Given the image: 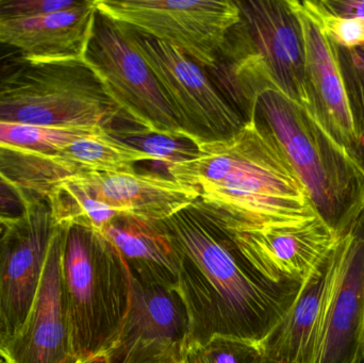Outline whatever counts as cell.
<instances>
[{"label":"cell","instance_id":"obj_1","mask_svg":"<svg viewBox=\"0 0 364 363\" xmlns=\"http://www.w3.org/2000/svg\"><path fill=\"white\" fill-rule=\"evenodd\" d=\"M160 223L178 257V290L190 320L186 343L224 336L259 345L304 283H276L261 274L230 232L193 205Z\"/></svg>","mask_w":364,"mask_h":363},{"label":"cell","instance_id":"obj_2","mask_svg":"<svg viewBox=\"0 0 364 363\" xmlns=\"http://www.w3.org/2000/svg\"><path fill=\"white\" fill-rule=\"evenodd\" d=\"M197 155L166 166L196 190L192 204L230 232L286 227L318 217L303 183L258 117L231 138L195 146Z\"/></svg>","mask_w":364,"mask_h":363},{"label":"cell","instance_id":"obj_3","mask_svg":"<svg viewBox=\"0 0 364 363\" xmlns=\"http://www.w3.org/2000/svg\"><path fill=\"white\" fill-rule=\"evenodd\" d=\"M215 65L205 70L244 121L257 117L261 96L276 92L309 111L301 23L288 0L237 1Z\"/></svg>","mask_w":364,"mask_h":363},{"label":"cell","instance_id":"obj_4","mask_svg":"<svg viewBox=\"0 0 364 363\" xmlns=\"http://www.w3.org/2000/svg\"><path fill=\"white\" fill-rule=\"evenodd\" d=\"M257 117L303 183L316 215L337 236L364 206V174L314 115L276 92L261 96Z\"/></svg>","mask_w":364,"mask_h":363},{"label":"cell","instance_id":"obj_5","mask_svg":"<svg viewBox=\"0 0 364 363\" xmlns=\"http://www.w3.org/2000/svg\"><path fill=\"white\" fill-rule=\"evenodd\" d=\"M62 281L73 350L78 360L108 354L127 315L130 275L112 243L100 232L68 226Z\"/></svg>","mask_w":364,"mask_h":363},{"label":"cell","instance_id":"obj_6","mask_svg":"<svg viewBox=\"0 0 364 363\" xmlns=\"http://www.w3.org/2000/svg\"><path fill=\"white\" fill-rule=\"evenodd\" d=\"M122 117L83 60L29 62L0 89V121L111 134Z\"/></svg>","mask_w":364,"mask_h":363},{"label":"cell","instance_id":"obj_7","mask_svg":"<svg viewBox=\"0 0 364 363\" xmlns=\"http://www.w3.org/2000/svg\"><path fill=\"white\" fill-rule=\"evenodd\" d=\"M83 61L126 119L139 129L188 141L153 70L134 46L127 26L97 11Z\"/></svg>","mask_w":364,"mask_h":363},{"label":"cell","instance_id":"obj_8","mask_svg":"<svg viewBox=\"0 0 364 363\" xmlns=\"http://www.w3.org/2000/svg\"><path fill=\"white\" fill-rule=\"evenodd\" d=\"M96 6L141 36L175 47L205 70L215 65L226 34L240 18L231 0H96Z\"/></svg>","mask_w":364,"mask_h":363},{"label":"cell","instance_id":"obj_9","mask_svg":"<svg viewBox=\"0 0 364 363\" xmlns=\"http://www.w3.org/2000/svg\"><path fill=\"white\" fill-rule=\"evenodd\" d=\"M139 53L153 70L188 142L194 146L231 138L243 117L218 91L207 72L175 47L128 27Z\"/></svg>","mask_w":364,"mask_h":363},{"label":"cell","instance_id":"obj_10","mask_svg":"<svg viewBox=\"0 0 364 363\" xmlns=\"http://www.w3.org/2000/svg\"><path fill=\"white\" fill-rule=\"evenodd\" d=\"M350 245V228L305 279L296 300L259 343L261 355L279 363H318Z\"/></svg>","mask_w":364,"mask_h":363},{"label":"cell","instance_id":"obj_11","mask_svg":"<svg viewBox=\"0 0 364 363\" xmlns=\"http://www.w3.org/2000/svg\"><path fill=\"white\" fill-rule=\"evenodd\" d=\"M58 226L47 200L32 202L0 238V313L6 337L21 328L36 298Z\"/></svg>","mask_w":364,"mask_h":363},{"label":"cell","instance_id":"obj_12","mask_svg":"<svg viewBox=\"0 0 364 363\" xmlns=\"http://www.w3.org/2000/svg\"><path fill=\"white\" fill-rule=\"evenodd\" d=\"M65 228L58 226L42 279L25 322L0 343L4 363H78L73 350L70 319L62 281Z\"/></svg>","mask_w":364,"mask_h":363},{"label":"cell","instance_id":"obj_13","mask_svg":"<svg viewBox=\"0 0 364 363\" xmlns=\"http://www.w3.org/2000/svg\"><path fill=\"white\" fill-rule=\"evenodd\" d=\"M130 286L127 315L107 355L113 363L132 357L181 356L190 334V320L179 290L132 276Z\"/></svg>","mask_w":364,"mask_h":363},{"label":"cell","instance_id":"obj_14","mask_svg":"<svg viewBox=\"0 0 364 363\" xmlns=\"http://www.w3.org/2000/svg\"><path fill=\"white\" fill-rule=\"evenodd\" d=\"M230 234L246 259L276 283H304L339 237L318 217L286 227Z\"/></svg>","mask_w":364,"mask_h":363},{"label":"cell","instance_id":"obj_15","mask_svg":"<svg viewBox=\"0 0 364 363\" xmlns=\"http://www.w3.org/2000/svg\"><path fill=\"white\" fill-rule=\"evenodd\" d=\"M288 2L299 18L303 34L309 112L348 151L356 142V132L335 45L294 0Z\"/></svg>","mask_w":364,"mask_h":363},{"label":"cell","instance_id":"obj_16","mask_svg":"<svg viewBox=\"0 0 364 363\" xmlns=\"http://www.w3.org/2000/svg\"><path fill=\"white\" fill-rule=\"evenodd\" d=\"M73 178L95 200L145 221H164L198 197L192 187L156 173L87 172Z\"/></svg>","mask_w":364,"mask_h":363},{"label":"cell","instance_id":"obj_17","mask_svg":"<svg viewBox=\"0 0 364 363\" xmlns=\"http://www.w3.org/2000/svg\"><path fill=\"white\" fill-rule=\"evenodd\" d=\"M318 363H364V206L350 226V245Z\"/></svg>","mask_w":364,"mask_h":363},{"label":"cell","instance_id":"obj_18","mask_svg":"<svg viewBox=\"0 0 364 363\" xmlns=\"http://www.w3.org/2000/svg\"><path fill=\"white\" fill-rule=\"evenodd\" d=\"M96 13V0H83L68 10L0 23V38L21 49L34 63L83 60Z\"/></svg>","mask_w":364,"mask_h":363},{"label":"cell","instance_id":"obj_19","mask_svg":"<svg viewBox=\"0 0 364 363\" xmlns=\"http://www.w3.org/2000/svg\"><path fill=\"white\" fill-rule=\"evenodd\" d=\"M100 232L119 251L130 276L178 290V257L160 221L119 215Z\"/></svg>","mask_w":364,"mask_h":363},{"label":"cell","instance_id":"obj_20","mask_svg":"<svg viewBox=\"0 0 364 363\" xmlns=\"http://www.w3.org/2000/svg\"><path fill=\"white\" fill-rule=\"evenodd\" d=\"M77 174V168L59 153L43 155L0 146V175L29 205L47 200L57 185Z\"/></svg>","mask_w":364,"mask_h":363},{"label":"cell","instance_id":"obj_21","mask_svg":"<svg viewBox=\"0 0 364 363\" xmlns=\"http://www.w3.org/2000/svg\"><path fill=\"white\" fill-rule=\"evenodd\" d=\"M60 156L80 173H134L138 162L155 161V158L109 132L91 134L70 143Z\"/></svg>","mask_w":364,"mask_h":363},{"label":"cell","instance_id":"obj_22","mask_svg":"<svg viewBox=\"0 0 364 363\" xmlns=\"http://www.w3.org/2000/svg\"><path fill=\"white\" fill-rule=\"evenodd\" d=\"M55 225H78L100 232L123 211L92 197L73 177L55 188L47 197Z\"/></svg>","mask_w":364,"mask_h":363},{"label":"cell","instance_id":"obj_23","mask_svg":"<svg viewBox=\"0 0 364 363\" xmlns=\"http://www.w3.org/2000/svg\"><path fill=\"white\" fill-rule=\"evenodd\" d=\"M100 132L108 131L102 129L47 128L0 121V146L43 155H55L74 141Z\"/></svg>","mask_w":364,"mask_h":363},{"label":"cell","instance_id":"obj_24","mask_svg":"<svg viewBox=\"0 0 364 363\" xmlns=\"http://www.w3.org/2000/svg\"><path fill=\"white\" fill-rule=\"evenodd\" d=\"M260 358L257 343L224 336L186 343L181 353V363H256Z\"/></svg>","mask_w":364,"mask_h":363},{"label":"cell","instance_id":"obj_25","mask_svg":"<svg viewBox=\"0 0 364 363\" xmlns=\"http://www.w3.org/2000/svg\"><path fill=\"white\" fill-rule=\"evenodd\" d=\"M294 4L316 23L333 44L343 48L363 46V19L333 14L323 6L321 0H294Z\"/></svg>","mask_w":364,"mask_h":363},{"label":"cell","instance_id":"obj_26","mask_svg":"<svg viewBox=\"0 0 364 363\" xmlns=\"http://www.w3.org/2000/svg\"><path fill=\"white\" fill-rule=\"evenodd\" d=\"M112 136L123 142L153 156L156 162H161L166 166L176 162L190 159L197 155V148L193 144H182L178 139L149 134L143 130L115 129Z\"/></svg>","mask_w":364,"mask_h":363},{"label":"cell","instance_id":"obj_27","mask_svg":"<svg viewBox=\"0 0 364 363\" xmlns=\"http://www.w3.org/2000/svg\"><path fill=\"white\" fill-rule=\"evenodd\" d=\"M335 51L356 132L364 128V45L356 48L335 45Z\"/></svg>","mask_w":364,"mask_h":363},{"label":"cell","instance_id":"obj_28","mask_svg":"<svg viewBox=\"0 0 364 363\" xmlns=\"http://www.w3.org/2000/svg\"><path fill=\"white\" fill-rule=\"evenodd\" d=\"M83 0H0V23L23 21L68 10Z\"/></svg>","mask_w":364,"mask_h":363},{"label":"cell","instance_id":"obj_29","mask_svg":"<svg viewBox=\"0 0 364 363\" xmlns=\"http://www.w3.org/2000/svg\"><path fill=\"white\" fill-rule=\"evenodd\" d=\"M28 207L23 194L0 175V221L11 225L26 215Z\"/></svg>","mask_w":364,"mask_h":363},{"label":"cell","instance_id":"obj_30","mask_svg":"<svg viewBox=\"0 0 364 363\" xmlns=\"http://www.w3.org/2000/svg\"><path fill=\"white\" fill-rule=\"evenodd\" d=\"M29 63L21 49L0 38V89Z\"/></svg>","mask_w":364,"mask_h":363},{"label":"cell","instance_id":"obj_31","mask_svg":"<svg viewBox=\"0 0 364 363\" xmlns=\"http://www.w3.org/2000/svg\"><path fill=\"white\" fill-rule=\"evenodd\" d=\"M321 4L326 10L338 16L364 21V0H321Z\"/></svg>","mask_w":364,"mask_h":363},{"label":"cell","instance_id":"obj_32","mask_svg":"<svg viewBox=\"0 0 364 363\" xmlns=\"http://www.w3.org/2000/svg\"><path fill=\"white\" fill-rule=\"evenodd\" d=\"M353 159L358 164L364 174V128L356 130V142L348 151Z\"/></svg>","mask_w":364,"mask_h":363},{"label":"cell","instance_id":"obj_33","mask_svg":"<svg viewBox=\"0 0 364 363\" xmlns=\"http://www.w3.org/2000/svg\"><path fill=\"white\" fill-rule=\"evenodd\" d=\"M121 363H181V356L164 355L153 358H130Z\"/></svg>","mask_w":364,"mask_h":363},{"label":"cell","instance_id":"obj_34","mask_svg":"<svg viewBox=\"0 0 364 363\" xmlns=\"http://www.w3.org/2000/svg\"><path fill=\"white\" fill-rule=\"evenodd\" d=\"M78 363H113L111 358L107 354H102V355L94 356V357L89 358V359L80 360Z\"/></svg>","mask_w":364,"mask_h":363},{"label":"cell","instance_id":"obj_35","mask_svg":"<svg viewBox=\"0 0 364 363\" xmlns=\"http://www.w3.org/2000/svg\"><path fill=\"white\" fill-rule=\"evenodd\" d=\"M6 338V328H4V320H2L1 313H0V343Z\"/></svg>","mask_w":364,"mask_h":363},{"label":"cell","instance_id":"obj_36","mask_svg":"<svg viewBox=\"0 0 364 363\" xmlns=\"http://www.w3.org/2000/svg\"><path fill=\"white\" fill-rule=\"evenodd\" d=\"M6 227H8V226H6L4 222L0 221V238H1L2 234L6 232Z\"/></svg>","mask_w":364,"mask_h":363},{"label":"cell","instance_id":"obj_37","mask_svg":"<svg viewBox=\"0 0 364 363\" xmlns=\"http://www.w3.org/2000/svg\"><path fill=\"white\" fill-rule=\"evenodd\" d=\"M256 363H279L273 362V360L267 359V358L262 357V355H261L260 359L258 360Z\"/></svg>","mask_w":364,"mask_h":363},{"label":"cell","instance_id":"obj_38","mask_svg":"<svg viewBox=\"0 0 364 363\" xmlns=\"http://www.w3.org/2000/svg\"><path fill=\"white\" fill-rule=\"evenodd\" d=\"M0 363H4V358H2L1 355H0Z\"/></svg>","mask_w":364,"mask_h":363}]
</instances>
